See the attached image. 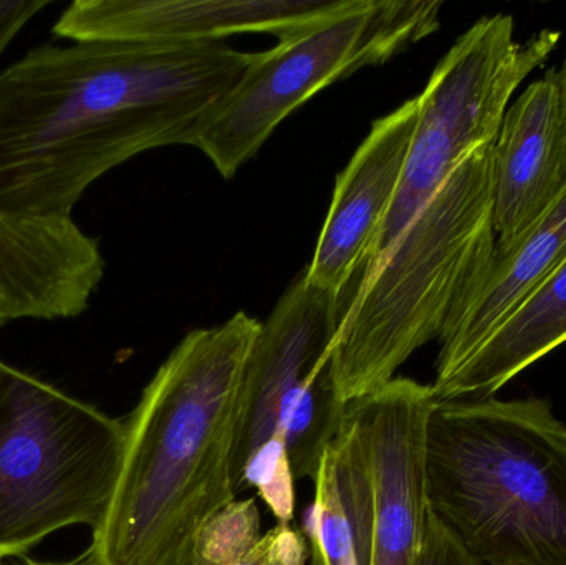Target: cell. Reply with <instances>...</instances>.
Here are the masks:
<instances>
[{
	"label": "cell",
	"mask_w": 566,
	"mask_h": 565,
	"mask_svg": "<svg viewBox=\"0 0 566 565\" xmlns=\"http://www.w3.org/2000/svg\"><path fill=\"white\" fill-rule=\"evenodd\" d=\"M339 302L296 275L268 321L245 370L241 420L232 454V483L241 494L242 474L255 453L275 437L303 391L333 370L332 345Z\"/></svg>",
	"instance_id": "cell-9"
},
{
	"label": "cell",
	"mask_w": 566,
	"mask_h": 565,
	"mask_svg": "<svg viewBox=\"0 0 566 565\" xmlns=\"http://www.w3.org/2000/svg\"><path fill=\"white\" fill-rule=\"evenodd\" d=\"M566 342V261L451 377L432 384L436 400L495 397L525 368Z\"/></svg>",
	"instance_id": "cell-16"
},
{
	"label": "cell",
	"mask_w": 566,
	"mask_h": 565,
	"mask_svg": "<svg viewBox=\"0 0 566 565\" xmlns=\"http://www.w3.org/2000/svg\"><path fill=\"white\" fill-rule=\"evenodd\" d=\"M418 96L376 119L339 172L306 282L342 301L365 272L391 211L418 123Z\"/></svg>",
	"instance_id": "cell-11"
},
{
	"label": "cell",
	"mask_w": 566,
	"mask_h": 565,
	"mask_svg": "<svg viewBox=\"0 0 566 565\" xmlns=\"http://www.w3.org/2000/svg\"><path fill=\"white\" fill-rule=\"evenodd\" d=\"M565 261L566 189L509 251H494L481 287L439 341L434 384L462 367Z\"/></svg>",
	"instance_id": "cell-14"
},
{
	"label": "cell",
	"mask_w": 566,
	"mask_h": 565,
	"mask_svg": "<svg viewBox=\"0 0 566 565\" xmlns=\"http://www.w3.org/2000/svg\"><path fill=\"white\" fill-rule=\"evenodd\" d=\"M252 59L224 42L33 46L0 72V212L72 219L116 166L191 146Z\"/></svg>",
	"instance_id": "cell-1"
},
{
	"label": "cell",
	"mask_w": 566,
	"mask_h": 565,
	"mask_svg": "<svg viewBox=\"0 0 566 565\" xmlns=\"http://www.w3.org/2000/svg\"><path fill=\"white\" fill-rule=\"evenodd\" d=\"M295 477L286 454L285 438H272L252 457L242 474V491L255 488L281 524L295 516Z\"/></svg>",
	"instance_id": "cell-18"
},
{
	"label": "cell",
	"mask_w": 566,
	"mask_h": 565,
	"mask_svg": "<svg viewBox=\"0 0 566 565\" xmlns=\"http://www.w3.org/2000/svg\"><path fill=\"white\" fill-rule=\"evenodd\" d=\"M178 565H198V563H196L195 557L191 556V553H188L186 554L185 559H182Z\"/></svg>",
	"instance_id": "cell-23"
},
{
	"label": "cell",
	"mask_w": 566,
	"mask_h": 565,
	"mask_svg": "<svg viewBox=\"0 0 566 565\" xmlns=\"http://www.w3.org/2000/svg\"><path fill=\"white\" fill-rule=\"evenodd\" d=\"M29 565H86V564L70 563V564H29Z\"/></svg>",
	"instance_id": "cell-24"
},
{
	"label": "cell",
	"mask_w": 566,
	"mask_h": 565,
	"mask_svg": "<svg viewBox=\"0 0 566 565\" xmlns=\"http://www.w3.org/2000/svg\"><path fill=\"white\" fill-rule=\"evenodd\" d=\"M261 328L238 312L189 332L158 368L125 421L118 478L86 565H178L238 498L232 454Z\"/></svg>",
	"instance_id": "cell-2"
},
{
	"label": "cell",
	"mask_w": 566,
	"mask_h": 565,
	"mask_svg": "<svg viewBox=\"0 0 566 565\" xmlns=\"http://www.w3.org/2000/svg\"><path fill=\"white\" fill-rule=\"evenodd\" d=\"M98 242L73 219L0 212V322L62 321L88 311L105 278Z\"/></svg>",
	"instance_id": "cell-12"
},
{
	"label": "cell",
	"mask_w": 566,
	"mask_h": 565,
	"mask_svg": "<svg viewBox=\"0 0 566 565\" xmlns=\"http://www.w3.org/2000/svg\"><path fill=\"white\" fill-rule=\"evenodd\" d=\"M313 483L306 523L310 565H373L371 474L361 435L348 415Z\"/></svg>",
	"instance_id": "cell-15"
},
{
	"label": "cell",
	"mask_w": 566,
	"mask_h": 565,
	"mask_svg": "<svg viewBox=\"0 0 566 565\" xmlns=\"http://www.w3.org/2000/svg\"><path fill=\"white\" fill-rule=\"evenodd\" d=\"M442 2L353 0L332 19L254 53L231 92L199 126L191 146L224 178L251 161L283 119L336 80L381 65L432 35Z\"/></svg>",
	"instance_id": "cell-6"
},
{
	"label": "cell",
	"mask_w": 566,
	"mask_h": 565,
	"mask_svg": "<svg viewBox=\"0 0 566 565\" xmlns=\"http://www.w3.org/2000/svg\"><path fill=\"white\" fill-rule=\"evenodd\" d=\"M353 0H75L53 33L66 42L218 43L238 33L281 40L332 19Z\"/></svg>",
	"instance_id": "cell-10"
},
{
	"label": "cell",
	"mask_w": 566,
	"mask_h": 565,
	"mask_svg": "<svg viewBox=\"0 0 566 565\" xmlns=\"http://www.w3.org/2000/svg\"><path fill=\"white\" fill-rule=\"evenodd\" d=\"M261 537L258 501L234 500L199 530L189 551L199 565H232L254 550Z\"/></svg>",
	"instance_id": "cell-17"
},
{
	"label": "cell",
	"mask_w": 566,
	"mask_h": 565,
	"mask_svg": "<svg viewBox=\"0 0 566 565\" xmlns=\"http://www.w3.org/2000/svg\"><path fill=\"white\" fill-rule=\"evenodd\" d=\"M0 327H2V322H0Z\"/></svg>",
	"instance_id": "cell-25"
},
{
	"label": "cell",
	"mask_w": 566,
	"mask_h": 565,
	"mask_svg": "<svg viewBox=\"0 0 566 565\" xmlns=\"http://www.w3.org/2000/svg\"><path fill=\"white\" fill-rule=\"evenodd\" d=\"M416 565H481L469 556L454 534L429 511L424 541Z\"/></svg>",
	"instance_id": "cell-19"
},
{
	"label": "cell",
	"mask_w": 566,
	"mask_h": 565,
	"mask_svg": "<svg viewBox=\"0 0 566 565\" xmlns=\"http://www.w3.org/2000/svg\"><path fill=\"white\" fill-rule=\"evenodd\" d=\"M125 421L0 360V561L92 526L112 500Z\"/></svg>",
	"instance_id": "cell-5"
},
{
	"label": "cell",
	"mask_w": 566,
	"mask_h": 565,
	"mask_svg": "<svg viewBox=\"0 0 566 565\" xmlns=\"http://www.w3.org/2000/svg\"><path fill=\"white\" fill-rule=\"evenodd\" d=\"M558 83H560L562 96H564L565 112H566V55L562 69L557 72Z\"/></svg>",
	"instance_id": "cell-22"
},
{
	"label": "cell",
	"mask_w": 566,
	"mask_h": 565,
	"mask_svg": "<svg viewBox=\"0 0 566 565\" xmlns=\"http://www.w3.org/2000/svg\"><path fill=\"white\" fill-rule=\"evenodd\" d=\"M429 511L481 565H566V425L551 401H436Z\"/></svg>",
	"instance_id": "cell-4"
},
{
	"label": "cell",
	"mask_w": 566,
	"mask_h": 565,
	"mask_svg": "<svg viewBox=\"0 0 566 565\" xmlns=\"http://www.w3.org/2000/svg\"><path fill=\"white\" fill-rule=\"evenodd\" d=\"M431 385L411 378L346 404L368 454L373 488V565H416L428 526L426 430L436 405Z\"/></svg>",
	"instance_id": "cell-8"
},
{
	"label": "cell",
	"mask_w": 566,
	"mask_h": 565,
	"mask_svg": "<svg viewBox=\"0 0 566 565\" xmlns=\"http://www.w3.org/2000/svg\"><path fill=\"white\" fill-rule=\"evenodd\" d=\"M55 0H0V59L20 32Z\"/></svg>",
	"instance_id": "cell-20"
},
{
	"label": "cell",
	"mask_w": 566,
	"mask_h": 565,
	"mask_svg": "<svg viewBox=\"0 0 566 565\" xmlns=\"http://www.w3.org/2000/svg\"><path fill=\"white\" fill-rule=\"evenodd\" d=\"M558 42L560 32L542 30L518 43L514 19L505 13L482 17L455 40L418 96V123L405 171L369 264L398 239L469 153L497 139L515 90Z\"/></svg>",
	"instance_id": "cell-7"
},
{
	"label": "cell",
	"mask_w": 566,
	"mask_h": 565,
	"mask_svg": "<svg viewBox=\"0 0 566 565\" xmlns=\"http://www.w3.org/2000/svg\"><path fill=\"white\" fill-rule=\"evenodd\" d=\"M495 252H505L566 189V112L555 70L505 112L492 148Z\"/></svg>",
	"instance_id": "cell-13"
},
{
	"label": "cell",
	"mask_w": 566,
	"mask_h": 565,
	"mask_svg": "<svg viewBox=\"0 0 566 565\" xmlns=\"http://www.w3.org/2000/svg\"><path fill=\"white\" fill-rule=\"evenodd\" d=\"M494 143L465 156L339 301L332 365L343 404L389 384L416 350L441 341L481 287L497 241Z\"/></svg>",
	"instance_id": "cell-3"
},
{
	"label": "cell",
	"mask_w": 566,
	"mask_h": 565,
	"mask_svg": "<svg viewBox=\"0 0 566 565\" xmlns=\"http://www.w3.org/2000/svg\"><path fill=\"white\" fill-rule=\"evenodd\" d=\"M272 531L262 534L261 541L255 544L254 550L249 551L242 559L232 565H271Z\"/></svg>",
	"instance_id": "cell-21"
}]
</instances>
